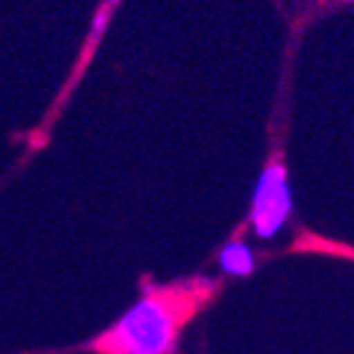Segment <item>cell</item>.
I'll list each match as a JSON object with an SVG mask.
<instances>
[{"label": "cell", "instance_id": "4", "mask_svg": "<svg viewBox=\"0 0 354 354\" xmlns=\"http://www.w3.org/2000/svg\"><path fill=\"white\" fill-rule=\"evenodd\" d=\"M342 3H352V0H342Z\"/></svg>", "mask_w": 354, "mask_h": 354}, {"label": "cell", "instance_id": "1", "mask_svg": "<svg viewBox=\"0 0 354 354\" xmlns=\"http://www.w3.org/2000/svg\"><path fill=\"white\" fill-rule=\"evenodd\" d=\"M221 283L206 275L153 283L122 317L87 344L95 354H176L178 339L196 315L218 295Z\"/></svg>", "mask_w": 354, "mask_h": 354}, {"label": "cell", "instance_id": "3", "mask_svg": "<svg viewBox=\"0 0 354 354\" xmlns=\"http://www.w3.org/2000/svg\"><path fill=\"white\" fill-rule=\"evenodd\" d=\"M218 266H221V270L228 272V275H236V278H248L250 272L255 270V255L236 233V236L230 238L223 248H221Z\"/></svg>", "mask_w": 354, "mask_h": 354}, {"label": "cell", "instance_id": "2", "mask_svg": "<svg viewBox=\"0 0 354 354\" xmlns=\"http://www.w3.org/2000/svg\"><path fill=\"white\" fill-rule=\"evenodd\" d=\"M290 213H292V196H290L285 151L275 149L268 156V164L260 174L258 186H255L248 223L253 225L255 236L270 241L288 223Z\"/></svg>", "mask_w": 354, "mask_h": 354}]
</instances>
